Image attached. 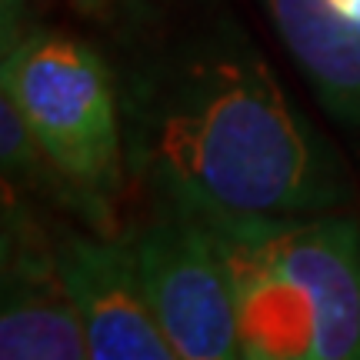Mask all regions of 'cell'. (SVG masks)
I'll use <instances>...</instances> for the list:
<instances>
[{"instance_id": "obj_1", "label": "cell", "mask_w": 360, "mask_h": 360, "mask_svg": "<svg viewBox=\"0 0 360 360\" xmlns=\"http://www.w3.org/2000/svg\"><path fill=\"white\" fill-rule=\"evenodd\" d=\"M120 117L130 177L191 207L294 217L337 210L354 193L344 164L231 17L137 57Z\"/></svg>"}, {"instance_id": "obj_2", "label": "cell", "mask_w": 360, "mask_h": 360, "mask_svg": "<svg viewBox=\"0 0 360 360\" xmlns=\"http://www.w3.org/2000/svg\"><path fill=\"white\" fill-rule=\"evenodd\" d=\"M191 207V204H187ZM237 290L244 360H360V224L193 207Z\"/></svg>"}, {"instance_id": "obj_3", "label": "cell", "mask_w": 360, "mask_h": 360, "mask_svg": "<svg viewBox=\"0 0 360 360\" xmlns=\"http://www.w3.org/2000/svg\"><path fill=\"white\" fill-rule=\"evenodd\" d=\"M0 77L40 150L80 197L87 220L110 233L114 207L130 174L120 90L110 67L84 40L30 30L7 37Z\"/></svg>"}, {"instance_id": "obj_4", "label": "cell", "mask_w": 360, "mask_h": 360, "mask_svg": "<svg viewBox=\"0 0 360 360\" xmlns=\"http://www.w3.org/2000/svg\"><path fill=\"white\" fill-rule=\"evenodd\" d=\"M117 240L154 321L180 357L244 360L231 267L193 207L150 193V210Z\"/></svg>"}, {"instance_id": "obj_5", "label": "cell", "mask_w": 360, "mask_h": 360, "mask_svg": "<svg viewBox=\"0 0 360 360\" xmlns=\"http://www.w3.org/2000/svg\"><path fill=\"white\" fill-rule=\"evenodd\" d=\"M0 360H94L87 327L67 287L57 244H47L20 193L4 191Z\"/></svg>"}, {"instance_id": "obj_6", "label": "cell", "mask_w": 360, "mask_h": 360, "mask_svg": "<svg viewBox=\"0 0 360 360\" xmlns=\"http://www.w3.org/2000/svg\"><path fill=\"white\" fill-rule=\"evenodd\" d=\"M57 264L77 300L94 360H184L134 281L124 247L110 233H57Z\"/></svg>"}, {"instance_id": "obj_7", "label": "cell", "mask_w": 360, "mask_h": 360, "mask_svg": "<svg viewBox=\"0 0 360 360\" xmlns=\"http://www.w3.org/2000/svg\"><path fill=\"white\" fill-rule=\"evenodd\" d=\"M264 7L323 107L360 124V0H264Z\"/></svg>"}, {"instance_id": "obj_8", "label": "cell", "mask_w": 360, "mask_h": 360, "mask_svg": "<svg viewBox=\"0 0 360 360\" xmlns=\"http://www.w3.org/2000/svg\"><path fill=\"white\" fill-rule=\"evenodd\" d=\"M77 7H84V11H101L103 7V0H74Z\"/></svg>"}]
</instances>
